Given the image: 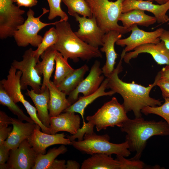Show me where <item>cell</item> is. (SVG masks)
<instances>
[{"label": "cell", "mask_w": 169, "mask_h": 169, "mask_svg": "<svg viewBox=\"0 0 169 169\" xmlns=\"http://www.w3.org/2000/svg\"><path fill=\"white\" fill-rule=\"evenodd\" d=\"M125 55V54L122 53L117 67L106 77L108 80L107 89L110 88L121 95L124 100L122 105L127 113L132 111L135 117H141V111L144 107H155L161 105L162 101L150 96V91L156 86L160 75L158 72L153 83L147 87L134 82L127 83L123 81L119 78L118 74L122 70V60Z\"/></svg>", "instance_id": "6da1fadb"}, {"label": "cell", "mask_w": 169, "mask_h": 169, "mask_svg": "<svg viewBox=\"0 0 169 169\" xmlns=\"http://www.w3.org/2000/svg\"><path fill=\"white\" fill-rule=\"evenodd\" d=\"M120 128L122 132L126 133L125 141L129 150L136 152L131 160H140L147 141L152 136L169 135V127L166 121L145 120L142 117L129 118Z\"/></svg>", "instance_id": "7a4b0ae2"}, {"label": "cell", "mask_w": 169, "mask_h": 169, "mask_svg": "<svg viewBox=\"0 0 169 169\" xmlns=\"http://www.w3.org/2000/svg\"><path fill=\"white\" fill-rule=\"evenodd\" d=\"M54 25L58 39L52 46L65 59L69 58L76 62L79 58L83 60H89L93 58L102 57L98 48L91 46L76 36L67 21L60 20L56 22Z\"/></svg>", "instance_id": "3957f363"}, {"label": "cell", "mask_w": 169, "mask_h": 169, "mask_svg": "<svg viewBox=\"0 0 169 169\" xmlns=\"http://www.w3.org/2000/svg\"><path fill=\"white\" fill-rule=\"evenodd\" d=\"M126 113L123 105L118 102L116 98L113 97L104 104L94 115L87 116L86 120L88 122L83 124L82 127L76 134L68 136L67 138L71 141L76 139L78 141H82L85 134L94 131L95 126L98 131L105 130L109 127H120L129 118Z\"/></svg>", "instance_id": "277c9868"}, {"label": "cell", "mask_w": 169, "mask_h": 169, "mask_svg": "<svg viewBox=\"0 0 169 169\" xmlns=\"http://www.w3.org/2000/svg\"><path fill=\"white\" fill-rule=\"evenodd\" d=\"M85 0L95 16L98 26L105 33L112 30L117 31L122 34L131 31L118 23L122 13L124 0L115 2L109 0Z\"/></svg>", "instance_id": "5b68a950"}, {"label": "cell", "mask_w": 169, "mask_h": 169, "mask_svg": "<svg viewBox=\"0 0 169 169\" xmlns=\"http://www.w3.org/2000/svg\"><path fill=\"white\" fill-rule=\"evenodd\" d=\"M108 134L98 135L94 131L85 134L83 140L73 141L71 145L83 153L92 155L104 154L111 155L115 154L127 157L131 154L127 142L115 144L110 142Z\"/></svg>", "instance_id": "8992f818"}, {"label": "cell", "mask_w": 169, "mask_h": 169, "mask_svg": "<svg viewBox=\"0 0 169 169\" xmlns=\"http://www.w3.org/2000/svg\"><path fill=\"white\" fill-rule=\"evenodd\" d=\"M42 13L38 17H34V12L29 8L27 13V18L23 24L18 27L13 37L19 47H25L30 44L32 46L38 47L41 43L43 37L38 34L39 31L46 26L54 25L56 22L46 23L42 22L40 18L49 10L42 8Z\"/></svg>", "instance_id": "52a82bcc"}, {"label": "cell", "mask_w": 169, "mask_h": 169, "mask_svg": "<svg viewBox=\"0 0 169 169\" xmlns=\"http://www.w3.org/2000/svg\"><path fill=\"white\" fill-rule=\"evenodd\" d=\"M23 58L21 61L14 60L11 64L22 73L20 82L21 90L27 89L29 86L35 92L41 93L42 79L35 68L37 63L39 61L35 57L34 50L31 48L25 52Z\"/></svg>", "instance_id": "ba28073f"}, {"label": "cell", "mask_w": 169, "mask_h": 169, "mask_svg": "<svg viewBox=\"0 0 169 169\" xmlns=\"http://www.w3.org/2000/svg\"><path fill=\"white\" fill-rule=\"evenodd\" d=\"M12 0H0V38L13 36L18 27L23 23L25 11L13 3Z\"/></svg>", "instance_id": "9c48e42d"}, {"label": "cell", "mask_w": 169, "mask_h": 169, "mask_svg": "<svg viewBox=\"0 0 169 169\" xmlns=\"http://www.w3.org/2000/svg\"><path fill=\"white\" fill-rule=\"evenodd\" d=\"M79 23V28L74 32L76 36L83 41L97 48L103 44V38L105 33L99 27L95 16L91 18L80 17L78 14L74 17Z\"/></svg>", "instance_id": "30bf717a"}, {"label": "cell", "mask_w": 169, "mask_h": 169, "mask_svg": "<svg viewBox=\"0 0 169 169\" xmlns=\"http://www.w3.org/2000/svg\"><path fill=\"white\" fill-rule=\"evenodd\" d=\"M164 29L160 28L152 32H147L140 29L135 25L131 28V33L128 37L118 39L116 45L125 46L123 50L125 53L133 50L142 45L149 43H157L161 41L160 38Z\"/></svg>", "instance_id": "8fae6325"}, {"label": "cell", "mask_w": 169, "mask_h": 169, "mask_svg": "<svg viewBox=\"0 0 169 169\" xmlns=\"http://www.w3.org/2000/svg\"><path fill=\"white\" fill-rule=\"evenodd\" d=\"M102 74L100 63L96 60L88 76L68 95L67 99L71 105L78 100L79 93H82L85 96L92 94L98 89L104 80Z\"/></svg>", "instance_id": "7c38bea8"}, {"label": "cell", "mask_w": 169, "mask_h": 169, "mask_svg": "<svg viewBox=\"0 0 169 169\" xmlns=\"http://www.w3.org/2000/svg\"><path fill=\"white\" fill-rule=\"evenodd\" d=\"M37 154L27 139L22 141L16 149L10 150L6 163L8 169H30L35 165Z\"/></svg>", "instance_id": "4fadbf2b"}, {"label": "cell", "mask_w": 169, "mask_h": 169, "mask_svg": "<svg viewBox=\"0 0 169 169\" xmlns=\"http://www.w3.org/2000/svg\"><path fill=\"white\" fill-rule=\"evenodd\" d=\"M40 126L36 124L33 133L27 139L28 142L37 155L44 154L46 149L55 144L71 145V141L64 137V133L50 134L40 131Z\"/></svg>", "instance_id": "5bb4252c"}, {"label": "cell", "mask_w": 169, "mask_h": 169, "mask_svg": "<svg viewBox=\"0 0 169 169\" xmlns=\"http://www.w3.org/2000/svg\"><path fill=\"white\" fill-rule=\"evenodd\" d=\"M143 53L150 54L158 64L169 65V49L161 40L156 44L149 43L140 45L133 51L126 53L123 59L125 63L128 64L132 59L137 57L139 54Z\"/></svg>", "instance_id": "9a60e30c"}, {"label": "cell", "mask_w": 169, "mask_h": 169, "mask_svg": "<svg viewBox=\"0 0 169 169\" xmlns=\"http://www.w3.org/2000/svg\"><path fill=\"white\" fill-rule=\"evenodd\" d=\"M137 9L150 12L153 14L158 23L168 22L169 17L166 14L169 10V1L163 4H156L152 2L144 0H124L122 4V13Z\"/></svg>", "instance_id": "2e32d148"}, {"label": "cell", "mask_w": 169, "mask_h": 169, "mask_svg": "<svg viewBox=\"0 0 169 169\" xmlns=\"http://www.w3.org/2000/svg\"><path fill=\"white\" fill-rule=\"evenodd\" d=\"M11 119L13 130L3 143L9 151L17 149L22 141L31 136L36 126L34 123H24L19 119Z\"/></svg>", "instance_id": "e0dca14e"}, {"label": "cell", "mask_w": 169, "mask_h": 169, "mask_svg": "<svg viewBox=\"0 0 169 169\" xmlns=\"http://www.w3.org/2000/svg\"><path fill=\"white\" fill-rule=\"evenodd\" d=\"M51 134L65 131L74 135L80 128V118L73 112H65L50 118Z\"/></svg>", "instance_id": "ac0fdd59"}, {"label": "cell", "mask_w": 169, "mask_h": 169, "mask_svg": "<svg viewBox=\"0 0 169 169\" xmlns=\"http://www.w3.org/2000/svg\"><path fill=\"white\" fill-rule=\"evenodd\" d=\"M122 34L115 30L109 31L104 35L102 47L100 51L105 53L106 61L105 64L101 68L104 75L106 77L109 75L114 69L115 60L118 54L115 49V44L121 38Z\"/></svg>", "instance_id": "d6986e66"}, {"label": "cell", "mask_w": 169, "mask_h": 169, "mask_svg": "<svg viewBox=\"0 0 169 169\" xmlns=\"http://www.w3.org/2000/svg\"><path fill=\"white\" fill-rule=\"evenodd\" d=\"M108 80L105 79L98 89L91 94L79 97L78 100L72 104L69 107L64 110L63 112H73L80 114L83 120V124L85 122L84 119V110L87 106L97 98L104 96H111L115 93L113 90L105 91L107 89Z\"/></svg>", "instance_id": "ffe728a7"}, {"label": "cell", "mask_w": 169, "mask_h": 169, "mask_svg": "<svg viewBox=\"0 0 169 169\" xmlns=\"http://www.w3.org/2000/svg\"><path fill=\"white\" fill-rule=\"evenodd\" d=\"M57 51L52 46L49 47L40 56L42 61H39L36 65L35 68L39 74L43 77L41 92L47 87L50 81L54 69L55 58Z\"/></svg>", "instance_id": "44dd1931"}, {"label": "cell", "mask_w": 169, "mask_h": 169, "mask_svg": "<svg viewBox=\"0 0 169 169\" xmlns=\"http://www.w3.org/2000/svg\"><path fill=\"white\" fill-rule=\"evenodd\" d=\"M47 87L50 95L48 109L51 117L60 114L71 104L66 98V94L59 90L53 81L50 80Z\"/></svg>", "instance_id": "7402d4cb"}, {"label": "cell", "mask_w": 169, "mask_h": 169, "mask_svg": "<svg viewBox=\"0 0 169 169\" xmlns=\"http://www.w3.org/2000/svg\"><path fill=\"white\" fill-rule=\"evenodd\" d=\"M26 90V94L30 97L34 103L38 118L44 125L50 128V117L48 109L50 95L48 88L39 94L35 92L32 89Z\"/></svg>", "instance_id": "603a6c76"}, {"label": "cell", "mask_w": 169, "mask_h": 169, "mask_svg": "<svg viewBox=\"0 0 169 169\" xmlns=\"http://www.w3.org/2000/svg\"><path fill=\"white\" fill-rule=\"evenodd\" d=\"M123 26L131 31L132 26L135 25L148 27L156 22V18L146 14L144 11L135 9L122 13L119 18Z\"/></svg>", "instance_id": "cb8c5ba5"}, {"label": "cell", "mask_w": 169, "mask_h": 169, "mask_svg": "<svg viewBox=\"0 0 169 169\" xmlns=\"http://www.w3.org/2000/svg\"><path fill=\"white\" fill-rule=\"evenodd\" d=\"M81 169H120V166L118 160L110 155L95 154L84 161Z\"/></svg>", "instance_id": "d4e9b609"}, {"label": "cell", "mask_w": 169, "mask_h": 169, "mask_svg": "<svg viewBox=\"0 0 169 169\" xmlns=\"http://www.w3.org/2000/svg\"><path fill=\"white\" fill-rule=\"evenodd\" d=\"M89 70V67L86 64L74 69L57 87L59 90L68 95L83 80L85 74Z\"/></svg>", "instance_id": "484cf974"}, {"label": "cell", "mask_w": 169, "mask_h": 169, "mask_svg": "<svg viewBox=\"0 0 169 169\" xmlns=\"http://www.w3.org/2000/svg\"><path fill=\"white\" fill-rule=\"evenodd\" d=\"M67 151V148L64 145H62L58 148L50 149L46 154H38L33 169H48L59 155L65 153Z\"/></svg>", "instance_id": "4316f807"}, {"label": "cell", "mask_w": 169, "mask_h": 169, "mask_svg": "<svg viewBox=\"0 0 169 169\" xmlns=\"http://www.w3.org/2000/svg\"><path fill=\"white\" fill-rule=\"evenodd\" d=\"M55 61V69L53 82L57 86L74 69L69 64L68 60L58 51L56 53Z\"/></svg>", "instance_id": "83f0119b"}, {"label": "cell", "mask_w": 169, "mask_h": 169, "mask_svg": "<svg viewBox=\"0 0 169 169\" xmlns=\"http://www.w3.org/2000/svg\"><path fill=\"white\" fill-rule=\"evenodd\" d=\"M0 104L7 107L13 113L17 116L19 120L34 123L30 117H28L24 114L23 110L13 101L0 84Z\"/></svg>", "instance_id": "f1b7e54d"}, {"label": "cell", "mask_w": 169, "mask_h": 169, "mask_svg": "<svg viewBox=\"0 0 169 169\" xmlns=\"http://www.w3.org/2000/svg\"><path fill=\"white\" fill-rule=\"evenodd\" d=\"M67 6L69 14L74 17L76 14L91 18L93 14L85 0H62Z\"/></svg>", "instance_id": "f546056e"}, {"label": "cell", "mask_w": 169, "mask_h": 169, "mask_svg": "<svg viewBox=\"0 0 169 169\" xmlns=\"http://www.w3.org/2000/svg\"><path fill=\"white\" fill-rule=\"evenodd\" d=\"M58 39V34L56 28H51L45 33L40 44L34 50V55L38 61L41 55L49 47L54 45Z\"/></svg>", "instance_id": "4dcf8cb0"}, {"label": "cell", "mask_w": 169, "mask_h": 169, "mask_svg": "<svg viewBox=\"0 0 169 169\" xmlns=\"http://www.w3.org/2000/svg\"><path fill=\"white\" fill-rule=\"evenodd\" d=\"M164 103L159 106L155 107L147 106L141 110V113L147 115L154 114L163 118L167 123L169 127V98H164Z\"/></svg>", "instance_id": "1f68e13d"}, {"label": "cell", "mask_w": 169, "mask_h": 169, "mask_svg": "<svg viewBox=\"0 0 169 169\" xmlns=\"http://www.w3.org/2000/svg\"><path fill=\"white\" fill-rule=\"evenodd\" d=\"M19 99L20 102H21L25 107L30 117L35 123L40 126L42 131L47 134H51L50 128L44 125L38 118L36 112L37 110L36 108L33 106L25 99L22 94L19 96Z\"/></svg>", "instance_id": "d6a6232c"}, {"label": "cell", "mask_w": 169, "mask_h": 169, "mask_svg": "<svg viewBox=\"0 0 169 169\" xmlns=\"http://www.w3.org/2000/svg\"><path fill=\"white\" fill-rule=\"evenodd\" d=\"M47 0L49 8L48 19L51 20L57 16H59L61 18L60 20L67 21L68 17L60 7V3L62 0Z\"/></svg>", "instance_id": "836d02e7"}, {"label": "cell", "mask_w": 169, "mask_h": 169, "mask_svg": "<svg viewBox=\"0 0 169 169\" xmlns=\"http://www.w3.org/2000/svg\"><path fill=\"white\" fill-rule=\"evenodd\" d=\"M116 158L118 161L120 169H142L147 166L142 161L139 160L127 159L125 157L116 155Z\"/></svg>", "instance_id": "e575fe53"}, {"label": "cell", "mask_w": 169, "mask_h": 169, "mask_svg": "<svg viewBox=\"0 0 169 169\" xmlns=\"http://www.w3.org/2000/svg\"><path fill=\"white\" fill-rule=\"evenodd\" d=\"M156 86L161 89L164 98H169V79L160 77L157 81Z\"/></svg>", "instance_id": "d590c367"}, {"label": "cell", "mask_w": 169, "mask_h": 169, "mask_svg": "<svg viewBox=\"0 0 169 169\" xmlns=\"http://www.w3.org/2000/svg\"><path fill=\"white\" fill-rule=\"evenodd\" d=\"M10 155V151L3 144L0 145V165L6 163L8 161Z\"/></svg>", "instance_id": "8d00e7d4"}, {"label": "cell", "mask_w": 169, "mask_h": 169, "mask_svg": "<svg viewBox=\"0 0 169 169\" xmlns=\"http://www.w3.org/2000/svg\"><path fill=\"white\" fill-rule=\"evenodd\" d=\"M13 130L11 127H0V145L3 144L7 139Z\"/></svg>", "instance_id": "74e56055"}, {"label": "cell", "mask_w": 169, "mask_h": 169, "mask_svg": "<svg viewBox=\"0 0 169 169\" xmlns=\"http://www.w3.org/2000/svg\"><path fill=\"white\" fill-rule=\"evenodd\" d=\"M13 3H16L19 7L23 6L32 7L37 5V0H12Z\"/></svg>", "instance_id": "f35d334b"}, {"label": "cell", "mask_w": 169, "mask_h": 169, "mask_svg": "<svg viewBox=\"0 0 169 169\" xmlns=\"http://www.w3.org/2000/svg\"><path fill=\"white\" fill-rule=\"evenodd\" d=\"M12 124L11 117L8 116L4 112L0 111V127H8Z\"/></svg>", "instance_id": "ab89813d"}, {"label": "cell", "mask_w": 169, "mask_h": 169, "mask_svg": "<svg viewBox=\"0 0 169 169\" xmlns=\"http://www.w3.org/2000/svg\"><path fill=\"white\" fill-rule=\"evenodd\" d=\"M48 169H66V164L65 160L55 159Z\"/></svg>", "instance_id": "60d3db41"}, {"label": "cell", "mask_w": 169, "mask_h": 169, "mask_svg": "<svg viewBox=\"0 0 169 169\" xmlns=\"http://www.w3.org/2000/svg\"><path fill=\"white\" fill-rule=\"evenodd\" d=\"M160 38L164 42L166 47L169 49V31L164 29Z\"/></svg>", "instance_id": "b9f144b4"}, {"label": "cell", "mask_w": 169, "mask_h": 169, "mask_svg": "<svg viewBox=\"0 0 169 169\" xmlns=\"http://www.w3.org/2000/svg\"><path fill=\"white\" fill-rule=\"evenodd\" d=\"M80 168L79 164L74 160H69L66 164V169H79Z\"/></svg>", "instance_id": "7bdbcfd3"}, {"label": "cell", "mask_w": 169, "mask_h": 169, "mask_svg": "<svg viewBox=\"0 0 169 169\" xmlns=\"http://www.w3.org/2000/svg\"><path fill=\"white\" fill-rule=\"evenodd\" d=\"M160 78L169 79V65H166L159 72Z\"/></svg>", "instance_id": "ee69618b"}, {"label": "cell", "mask_w": 169, "mask_h": 169, "mask_svg": "<svg viewBox=\"0 0 169 169\" xmlns=\"http://www.w3.org/2000/svg\"><path fill=\"white\" fill-rule=\"evenodd\" d=\"M152 2L153 1H155L158 4L161 5L166 3L169 0H148Z\"/></svg>", "instance_id": "f6af8a7d"}, {"label": "cell", "mask_w": 169, "mask_h": 169, "mask_svg": "<svg viewBox=\"0 0 169 169\" xmlns=\"http://www.w3.org/2000/svg\"><path fill=\"white\" fill-rule=\"evenodd\" d=\"M167 22H168L167 24L169 25V18H168Z\"/></svg>", "instance_id": "bcb514c9"}]
</instances>
